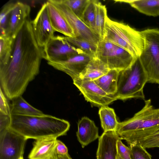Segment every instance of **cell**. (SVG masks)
<instances>
[{
    "label": "cell",
    "mask_w": 159,
    "mask_h": 159,
    "mask_svg": "<svg viewBox=\"0 0 159 159\" xmlns=\"http://www.w3.org/2000/svg\"><path fill=\"white\" fill-rule=\"evenodd\" d=\"M30 17L14 39L10 58L0 66V87L7 98L22 96L30 82L39 74L43 48L38 45Z\"/></svg>",
    "instance_id": "cell-1"
},
{
    "label": "cell",
    "mask_w": 159,
    "mask_h": 159,
    "mask_svg": "<svg viewBox=\"0 0 159 159\" xmlns=\"http://www.w3.org/2000/svg\"><path fill=\"white\" fill-rule=\"evenodd\" d=\"M122 139L136 143L145 148H159V108L153 107L150 99L131 118L119 122L116 130Z\"/></svg>",
    "instance_id": "cell-2"
},
{
    "label": "cell",
    "mask_w": 159,
    "mask_h": 159,
    "mask_svg": "<svg viewBox=\"0 0 159 159\" xmlns=\"http://www.w3.org/2000/svg\"><path fill=\"white\" fill-rule=\"evenodd\" d=\"M70 126L68 121L50 115H11L10 127L27 139L57 138L66 135Z\"/></svg>",
    "instance_id": "cell-3"
},
{
    "label": "cell",
    "mask_w": 159,
    "mask_h": 159,
    "mask_svg": "<svg viewBox=\"0 0 159 159\" xmlns=\"http://www.w3.org/2000/svg\"><path fill=\"white\" fill-rule=\"evenodd\" d=\"M104 39L123 48L136 58L144 48L145 40L141 31L124 23L112 20L107 16Z\"/></svg>",
    "instance_id": "cell-4"
},
{
    "label": "cell",
    "mask_w": 159,
    "mask_h": 159,
    "mask_svg": "<svg viewBox=\"0 0 159 159\" xmlns=\"http://www.w3.org/2000/svg\"><path fill=\"white\" fill-rule=\"evenodd\" d=\"M147 82V75L138 58L130 67L119 72L116 94L118 99L144 100L143 89Z\"/></svg>",
    "instance_id": "cell-5"
},
{
    "label": "cell",
    "mask_w": 159,
    "mask_h": 159,
    "mask_svg": "<svg viewBox=\"0 0 159 159\" xmlns=\"http://www.w3.org/2000/svg\"><path fill=\"white\" fill-rule=\"evenodd\" d=\"M141 32L145 40L143 50L139 57L148 82L159 84V30L148 29Z\"/></svg>",
    "instance_id": "cell-6"
},
{
    "label": "cell",
    "mask_w": 159,
    "mask_h": 159,
    "mask_svg": "<svg viewBox=\"0 0 159 159\" xmlns=\"http://www.w3.org/2000/svg\"><path fill=\"white\" fill-rule=\"evenodd\" d=\"M95 56L110 70L119 71L130 67L137 58L123 48L104 39L97 45Z\"/></svg>",
    "instance_id": "cell-7"
},
{
    "label": "cell",
    "mask_w": 159,
    "mask_h": 159,
    "mask_svg": "<svg viewBox=\"0 0 159 159\" xmlns=\"http://www.w3.org/2000/svg\"><path fill=\"white\" fill-rule=\"evenodd\" d=\"M27 139L10 127L0 132V159H19L23 157Z\"/></svg>",
    "instance_id": "cell-8"
},
{
    "label": "cell",
    "mask_w": 159,
    "mask_h": 159,
    "mask_svg": "<svg viewBox=\"0 0 159 159\" xmlns=\"http://www.w3.org/2000/svg\"><path fill=\"white\" fill-rule=\"evenodd\" d=\"M43 52L44 59L53 62L65 61L75 55L87 53L61 36H54L51 38L43 48Z\"/></svg>",
    "instance_id": "cell-9"
},
{
    "label": "cell",
    "mask_w": 159,
    "mask_h": 159,
    "mask_svg": "<svg viewBox=\"0 0 159 159\" xmlns=\"http://www.w3.org/2000/svg\"><path fill=\"white\" fill-rule=\"evenodd\" d=\"M57 9L72 29L75 37L97 45L100 41L98 35L88 27L61 0H49Z\"/></svg>",
    "instance_id": "cell-10"
},
{
    "label": "cell",
    "mask_w": 159,
    "mask_h": 159,
    "mask_svg": "<svg viewBox=\"0 0 159 159\" xmlns=\"http://www.w3.org/2000/svg\"><path fill=\"white\" fill-rule=\"evenodd\" d=\"M73 84L83 95L85 99L95 106H107L118 100L116 94H107L93 80L80 78L73 80Z\"/></svg>",
    "instance_id": "cell-11"
},
{
    "label": "cell",
    "mask_w": 159,
    "mask_h": 159,
    "mask_svg": "<svg viewBox=\"0 0 159 159\" xmlns=\"http://www.w3.org/2000/svg\"><path fill=\"white\" fill-rule=\"evenodd\" d=\"M31 23L36 41L39 46L43 48L54 36L55 32L50 21L46 2L43 4Z\"/></svg>",
    "instance_id": "cell-12"
},
{
    "label": "cell",
    "mask_w": 159,
    "mask_h": 159,
    "mask_svg": "<svg viewBox=\"0 0 159 159\" xmlns=\"http://www.w3.org/2000/svg\"><path fill=\"white\" fill-rule=\"evenodd\" d=\"M95 56L84 53L75 55L65 61H47V63L54 68L67 74L73 80L80 77L90 61Z\"/></svg>",
    "instance_id": "cell-13"
},
{
    "label": "cell",
    "mask_w": 159,
    "mask_h": 159,
    "mask_svg": "<svg viewBox=\"0 0 159 159\" xmlns=\"http://www.w3.org/2000/svg\"><path fill=\"white\" fill-rule=\"evenodd\" d=\"M31 8L28 4L17 1L11 12L6 35L14 39L26 19L30 17Z\"/></svg>",
    "instance_id": "cell-14"
},
{
    "label": "cell",
    "mask_w": 159,
    "mask_h": 159,
    "mask_svg": "<svg viewBox=\"0 0 159 159\" xmlns=\"http://www.w3.org/2000/svg\"><path fill=\"white\" fill-rule=\"evenodd\" d=\"M120 139L115 131H104L98 138L97 159H116V143Z\"/></svg>",
    "instance_id": "cell-15"
},
{
    "label": "cell",
    "mask_w": 159,
    "mask_h": 159,
    "mask_svg": "<svg viewBox=\"0 0 159 159\" xmlns=\"http://www.w3.org/2000/svg\"><path fill=\"white\" fill-rule=\"evenodd\" d=\"M57 138L46 137L35 139L28 155L29 159H53L57 155Z\"/></svg>",
    "instance_id": "cell-16"
},
{
    "label": "cell",
    "mask_w": 159,
    "mask_h": 159,
    "mask_svg": "<svg viewBox=\"0 0 159 159\" xmlns=\"http://www.w3.org/2000/svg\"><path fill=\"white\" fill-rule=\"evenodd\" d=\"M76 135L82 148L100 137L98 128L93 121L86 116L82 117L79 121Z\"/></svg>",
    "instance_id": "cell-17"
},
{
    "label": "cell",
    "mask_w": 159,
    "mask_h": 159,
    "mask_svg": "<svg viewBox=\"0 0 159 159\" xmlns=\"http://www.w3.org/2000/svg\"><path fill=\"white\" fill-rule=\"evenodd\" d=\"M46 3L50 21L55 32L60 33L66 36L75 37L69 24L56 7L49 0Z\"/></svg>",
    "instance_id": "cell-18"
},
{
    "label": "cell",
    "mask_w": 159,
    "mask_h": 159,
    "mask_svg": "<svg viewBox=\"0 0 159 159\" xmlns=\"http://www.w3.org/2000/svg\"><path fill=\"white\" fill-rule=\"evenodd\" d=\"M109 70L107 65L95 56L90 61L79 78L94 81Z\"/></svg>",
    "instance_id": "cell-19"
},
{
    "label": "cell",
    "mask_w": 159,
    "mask_h": 159,
    "mask_svg": "<svg viewBox=\"0 0 159 159\" xmlns=\"http://www.w3.org/2000/svg\"><path fill=\"white\" fill-rule=\"evenodd\" d=\"M11 100L10 105L11 115L31 116L44 114L29 104L22 96L15 98Z\"/></svg>",
    "instance_id": "cell-20"
},
{
    "label": "cell",
    "mask_w": 159,
    "mask_h": 159,
    "mask_svg": "<svg viewBox=\"0 0 159 159\" xmlns=\"http://www.w3.org/2000/svg\"><path fill=\"white\" fill-rule=\"evenodd\" d=\"M130 5L139 12L147 16H159V0H116Z\"/></svg>",
    "instance_id": "cell-21"
},
{
    "label": "cell",
    "mask_w": 159,
    "mask_h": 159,
    "mask_svg": "<svg viewBox=\"0 0 159 159\" xmlns=\"http://www.w3.org/2000/svg\"><path fill=\"white\" fill-rule=\"evenodd\" d=\"M120 71L115 69L110 70L107 73L94 81L107 94H115L117 91Z\"/></svg>",
    "instance_id": "cell-22"
},
{
    "label": "cell",
    "mask_w": 159,
    "mask_h": 159,
    "mask_svg": "<svg viewBox=\"0 0 159 159\" xmlns=\"http://www.w3.org/2000/svg\"><path fill=\"white\" fill-rule=\"evenodd\" d=\"M98 114L102 127L104 132L116 131L119 124L114 109L107 106L100 107Z\"/></svg>",
    "instance_id": "cell-23"
},
{
    "label": "cell",
    "mask_w": 159,
    "mask_h": 159,
    "mask_svg": "<svg viewBox=\"0 0 159 159\" xmlns=\"http://www.w3.org/2000/svg\"><path fill=\"white\" fill-rule=\"evenodd\" d=\"M96 17L95 21V30L100 41L103 40L104 37L106 20L107 10L105 5L96 0L95 2Z\"/></svg>",
    "instance_id": "cell-24"
},
{
    "label": "cell",
    "mask_w": 159,
    "mask_h": 159,
    "mask_svg": "<svg viewBox=\"0 0 159 159\" xmlns=\"http://www.w3.org/2000/svg\"><path fill=\"white\" fill-rule=\"evenodd\" d=\"M14 39L6 35L0 36V66L5 65L11 56Z\"/></svg>",
    "instance_id": "cell-25"
},
{
    "label": "cell",
    "mask_w": 159,
    "mask_h": 159,
    "mask_svg": "<svg viewBox=\"0 0 159 159\" xmlns=\"http://www.w3.org/2000/svg\"><path fill=\"white\" fill-rule=\"evenodd\" d=\"M65 39L71 44L85 52L95 55L97 45L84 39L76 37L65 36Z\"/></svg>",
    "instance_id": "cell-26"
},
{
    "label": "cell",
    "mask_w": 159,
    "mask_h": 159,
    "mask_svg": "<svg viewBox=\"0 0 159 159\" xmlns=\"http://www.w3.org/2000/svg\"><path fill=\"white\" fill-rule=\"evenodd\" d=\"M95 2L96 0H90L83 12L81 19L96 34L95 26Z\"/></svg>",
    "instance_id": "cell-27"
},
{
    "label": "cell",
    "mask_w": 159,
    "mask_h": 159,
    "mask_svg": "<svg viewBox=\"0 0 159 159\" xmlns=\"http://www.w3.org/2000/svg\"><path fill=\"white\" fill-rule=\"evenodd\" d=\"M15 2H8L3 6L1 11L0 14V36L6 35V31L10 15Z\"/></svg>",
    "instance_id": "cell-28"
},
{
    "label": "cell",
    "mask_w": 159,
    "mask_h": 159,
    "mask_svg": "<svg viewBox=\"0 0 159 159\" xmlns=\"http://www.w3.org/2000/svg\"><path fill=\"white\" fill-rule=\"evenodd\" d=\"M80 19L90 0H61Z\"/></svg>",
    "instance_id": "cell-29"
},
{
    "label": "cell",
    "mask_w": 159,
    "mask_h": 159,
    "mask_svg": "<svg viewBox=\"0 0 159 159\" xmlns=\"http://www.w3.org/2000/svg\"><path fill=\"white\" fill-rule=\"evenodd\" d=\"M129 145L131 159H152L150 154L140 144L133 143Z\"/></svg>",
    "instance_id": "cell-30"
},
{
    "label": "cell",
    "mask_w": 159,
    "mask_h": 159,
    "mask_svg": "<svg viewBox=\"0 0 159 159\" xmlns=\"http://www.w3.org/2000/svg\"><path fill=\"white\" fill-rule=\"evenodd\" d=\"M120 139L117 142L116 148L118 154L123 159H131L130 149L125 145L122 142Z\"/></svg>",
    "instance_id": "cell-31"
},
{
    "label": "cell",
    "mask_w": 159,
    "mask_h": 159,
    "mask_svg": "<svg viewBox=\"0 0 159 159\" xmlns=\"http://www.w3.org/2000/svg\"><path fill=\"white\" fill-rule=\"evenodd\" d=\"M0 95V113L5 115L10 116V105L1 87Z\"/></svg>",
    "instance_id": "cell-32"
},
{
    "label": "cell",
    "mask_w": 159,
    "mask_h": 159,
    "mask_svg": "<svg viewBox=\"0 0 159 159\" xmlns=\"http://www.w3.org/2000/svg\"><path fill=\"white\" fill-rule=\"evenodd\" d=\"M11 115L8 116L0 113V132L10 127Z\"/></svg>",
    "instance_id": "cell-33"
},
{
    "label": "cell",
    "mask_w": 159,
    "mask_h": 159,
    "mask_svg": "<svg viewBox=\"0 0 159 159\" xmlns=\"http://www.w3.org/2000/svg\"><path fill=\"white\" fill-rule=\"evenodd\" d=\"M56 152L57 155H64L68 154V149L65 144L61 141L57 139Z\"/></svg>",
    "instance_id": "cell-34"
},
{
    "label": "cell",
    "mask_w": 159,
    "mask_h": 159,
    "mask_svg": "<svg viewBox=\"0 0 159 159\" xmlns=\"http://www.w3.org/2000/svg\"><path fill=\"white\" fill-rule=\"evenodd\" d=\"M59 159H72L68 154L64 155H58Z\"/></svg>",
    "instance_id": "cell-35"
},
{
    "label": "cell",
    "mask_w": 159,
    "mask_h": 159,
    "mask_svg": "<svg viewBox=\"0 0 159 159\" xmlns=\"http://www.w3.org/2000/svg\"><path fill=\"white\" fill-rule=\"evenodd\" d=\"M116 159H123L118 154Z\"/></svg>",
    "instance_id": "cell-36"
},
{
    "label": "cell",
    "mask_w": 159,
    "mask_h": 159,
    "mask_svg": "<svg viewBox=\"0 0 159 159\" xmlns=\"http://www.w3.org/2000/svg\"><path fill=\"white\" fill-rule=\"evenodd\" d=\"M53 159H59L57 154V155Z\"/></svg>",
    "instance_id": "cell-37"
},
{
    "label": "cell",
    "mask_w": 159,
    "mask_h": 159,
    "mask_svg": "<svg viewBox=\"0 0 159 159\" xmlns=\"http://www.w3.org/2000/svg\"><path fill=\"white\" fill-rule=\"evenodd\" d=\"M24 159V158H23V157H21V158H20V159Z\"/></svg>",
    "instance_id": "cell-38"
}]
</instances>
